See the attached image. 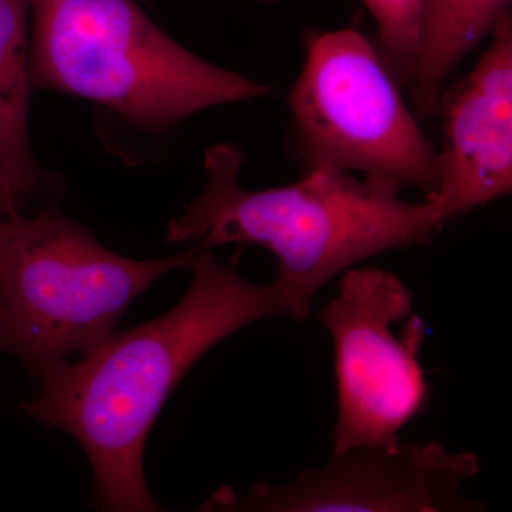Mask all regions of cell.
I'll list each match as a JSON object with an SVG mask.
<instances>
[{"instance_id":"1","label":"cell","mask_w":512,"mask_h":512,"mask_svg":"<svg viewBox=\"0 0 512 512\" xmlns=\"http://www.w3.org/2000/svg\"><path fill=\"white\" fill-rule=\"evenodd\" d=\"M184 298L160 318L113 332L82 356L40 377L20 404L30 417L79 441L93 468V498L109 511H160L144 478L148 433L192 365L256 320L289 316L281 286L254 284L211 251L191 262Z\"/></svg>"},{"instance_id":"2","label":"cell","mask_w":512,"mask_h":512,"mask_svg":"<svg viewBox=\"0 0 512 512\" xmlns=\"http://www.w3.org/2000/svg\"><path fill=\"white\" fill-rule=\"evenodd\" d=\"M242 164L237 144L211 147L205 190L170 222L165 241L194 242L200 252L228 244L268 248L278 258L275 282L298 322L336 275L383 252L427 244L446 224L429 200L404 201L397 188L329 165L285 187L245 190Z\"/></svg>"},{"instance_id":"3","label":"cell","mask_w":512,"mask_h":512,"mask_svg":"<svg viewBox=\"0 0 512 512\" xmlns=\"http://www.w3.org/2000/svg\"><path fill=\"white\" fill-rule=\"evenodd\" d=\"M29 6L33 89L96 101L151 131L269 94L265 84L178 45L134 0H29Z\"/></svg>"},{"instance_id":"4","label":"cell","mask_w":512,"mask_h":512,"mask_svg":"<svg viewBox=\"0 0 512 512\" xmlns=\"http://www.w3.org/2000/svg\"><path fill=\"white\" fill-rule=\"evenodd\" d=\"M134 261L104 247L84 225L46 205L32 218H0L3 352L40 379L114 332L130 303L198 254Z\"/></svg>"},{"instance_id":"5","label":"cell","mask_w":512,"mask_h":512,"mask_svg":"<svg viewBox=\"0 0 512 512\" xmlns=\"http://www.w3.org/2000/svg\"><path fill=\"white\" fill-rule=\"evenodd\" d=\"M293 147L306 171H359L366 180L430 195L436 151L404 103L377 47L356 29L312 33L289 96Z\"/></svg>"},{"instance_id":"6","label":"cell","mask_w":512,"mask_h":512,"mask_svg":"<svg viewBox=\"0 0 512 512\" xmlns=\"http://www.w3.org/2000/svg\"><path fill=\"white\" fill-rule=\"evenodd\" d=\"M412 309L409 286L376 268L348 269L338 295L320 309L335 352L333 454L396 446L400 430L429 402L419 362L426 325Z\"/></svg>"},{"instance_id":"7","label":"cell","mask_w":512,"mask_h":512,"mask_svg":"<svg viewBox=\"0 0 512 512\" xmlns=\"http://www.w3.org/2000/svg\"><path fill=\"white\" fill-rule=\"evenodd\" d=\"M471 453L439 443L359 447L333 454L322 470L281 485H256L247 497L215 498L217 507L266 512H467L484 504L461 493L478 474Z\"/></svg>"},{"instance_id":"8","label":"cell","mask_w":512,"mask_h":512,"mask_svg":"<svg viewBox=\"0 0 512 512\" xmlns=\"http://www.w3.org/2000/svg\"><path fill=\"white\" fill-rule=\"evenodd\" d=\"M448 104L439 183L427 200L444 222L510 195L512 190V19Z\"/></svg>"},{"instance_id":"9","label":"cell","mask_w":512,"mask_h":512,"mask_svg":"<svg viewBox=\"0 0 512 512\" xmlns=\"http://www.w3.org/2000/svg\"><path fill=\"white\" fill-rule=\"evenodd\" d=\"M29 13V0H0V181L22 207L52 185L30 146Z\"/></svg>"},{"instance_id":"10","label":"cell","mask_w":512,"mask_h":512,"mask_svg":"<svg viewBox=\"0 0 512 512\" xmlns=\"http://www.w3.org/2000/svg\"><path fill=\"white\" fill-rule=\"evenodd\" d=\"M511 0H424L416 72L409 84L420 116L439 106L448 77L510 13Z\"/></svg>"},{"instance_id":"11","label":"cell","mask_w":512,"mask_h":512,"mask_svg":"<svg viewBox=\"0 0 512 512\" xmlns=\"http://www.w3.org/2000/svg\"><path fill=\"white\" fill-rule=\"evenodd\" d=\"M377 23V50L399 86H409L419 59L424 0H363Z\"/></svg>"},{"instance_id":"12","label":"cell","mask_w":512,"mask_h":512,"mask_svg":"<svg viewBox=\"0 0 512 512\" xmlns=\"http://www.w3.org/2000/svg\"><path fill=\"white\" fill-rule=\"evenodd\" d=\"M20 210H22V205L13 198V195L0 181V218L15 217L20 214Z\"/></svg>"},{"instance_id":"13","label":"cell","mask_w":512,"mask_h":512,"mask_svg":"<svg viewBox=\"0 0 512 512\" xmlns=\"http://www.w3.org/2000/svg\"><path fill=\"white\" fill-rule=\"evenodd\" d=\"M3 350L2 333H0V352Z\"/></svg>"},{"instance_id":"14","label":"cell","mask_w":512,"mask_h":512,"mask_svg":"<svg viewBox=\"0 0 512 512\" xmlns=\"http://www.w3.org/2000/svg\"><path fill=\"white\" fill-rule=\"evenodd\" d=\"M262 2H274V0H262Z\"/></svg>"}]
</instances>
